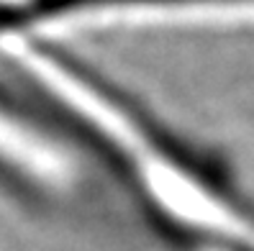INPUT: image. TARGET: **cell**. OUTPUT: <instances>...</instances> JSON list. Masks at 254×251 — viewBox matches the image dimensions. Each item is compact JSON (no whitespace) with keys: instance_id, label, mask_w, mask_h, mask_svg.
<instances>
[{"instance_id":"6da1fadb","label":"cell","mask_w":254,"mask_h":251,"mask_svg":"<svg viewBox=\"0 0 254 251\" xmlns=\"http://www.w3.org/2000/svg\"><path fill=\"white\" fill-rule=\"evenodd\" d=\"M254 10V0H0V36L87 13Z\"/></svg>"}]
</instances>
